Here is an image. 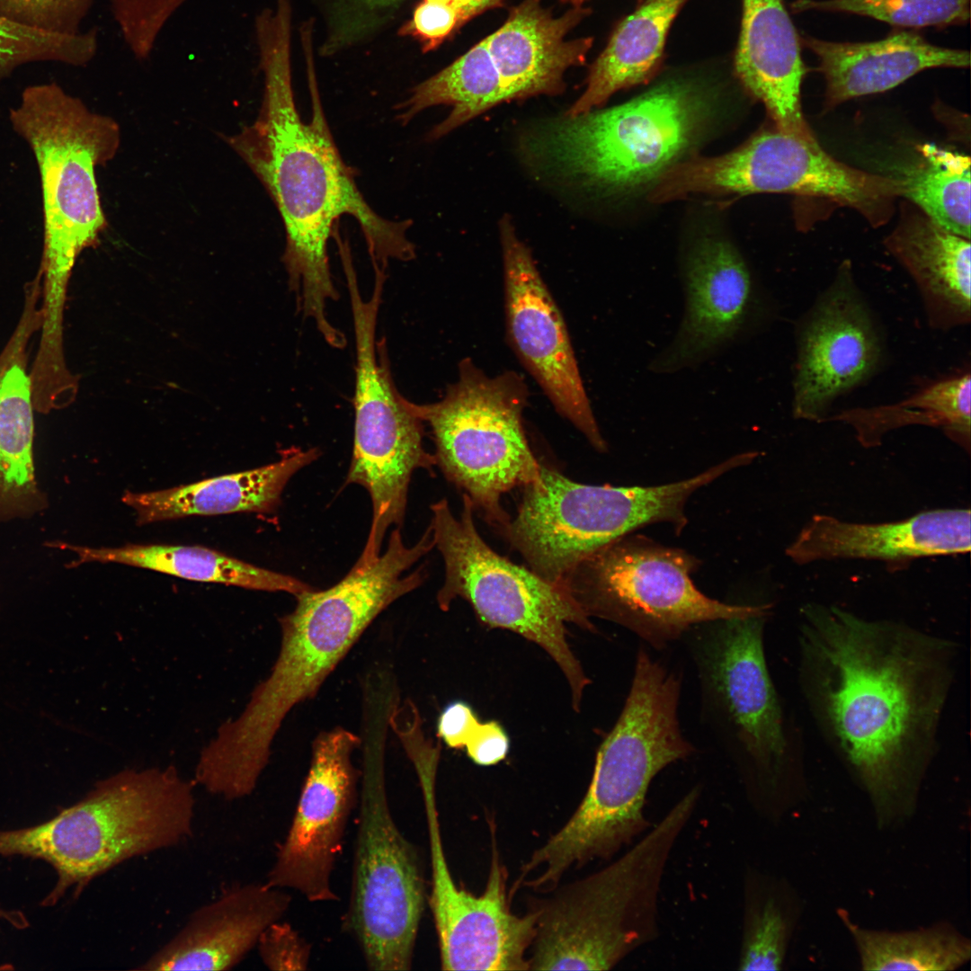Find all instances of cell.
<instances>
[{
  "instance_id": "ac0fdd59",
  "label": "cell",
  "mask_w": 971,
  "mask_h": 971,
  "mask_svg": "<svg viewBox=\"0 0 971 971\" xmlns=\"http://www.w3.org/2000/svg\"><path fill=\"white\" fill-rule=\"evenodd\" d=\"M361 739L341 726L319 734L285 839L267 874L273 887L310 903L338 900L333 873L350 816L357 806L359 771L352 760Z\"/></svg>"
},
{
  "instance_id": "d590c367",
  "label": "cell",
  "mask_w": 971,
  "mask_h": 971,
  "mask_svg": "<svg viewBox=\"0 0 971 971\" xmlns=\"http://www.w3.org/2000/svg\"><path fill=\"white\" fill-rule=\"evenodd\" d=\"M916 151L888 176L927 217L970 239V158L932 144Z\"/></svg>"
},
{
  "instance_id": "8fae6325",
  "label": "cell",
  "mask_w": 971,
  "mask_h": 971,
  "mask_svg": "<svg viewBox=\"0 0 971 971\" xmlns=\"http://www.w3.org/2000/svg\"><path fill=\"white\" fill-rule=\"evenodd\" d=\"M431 510L434 547L445 569L437 593L440 608L447 610L453 600L464 599L483 623L511 630L542 647L566 677L573 706L578 709L589 680L567 644L566 626L575 623L592 630L590 619L562 587L500 556L486 543L467 494H463L459 518L446 499L432 504Z\"/></svg>"
},
{
  "instance_id": "d6a6232c",
  "label": "cell",
  "mask_w": 971,
  "mask_h": 971,
  "mask_svg": "<svg viewBox=\"0 0 971 971\" xmlns=\"http://www.w3.org/2000/svg\"><path fill=\"white\" fill-rule=\"evenodd\" d=\"M837 915L861 970L954 971L971 959L970 939L949 922L891 931L862 926L843 909L837 910Z\"/></svg>"
},
{
  "instance_id": "bcb514c9",
  "label": "cell",
  "mask_w": 971,
  "mask_h": 971,
  "mask_svg": "<svg viewBox=\"0 0 971 971\" xmlns=\"http://www.w3.org/2000/svg\"><path fill=\"white\" fill-rule=\"evenodd\" d=\"M0 919L6 921L16 929H25L29 926L27 918L20 911L5 910L0 907Z\"/></svg>"
},
{
  "instance_id": "9c48e42d",
  "label": "cell",
  "mask_w": 971,
  "mask_h": 971,
  "mask_svg": "<svg viewBox=\"0 0 971 971\" xmlns=\"http://www.w3.org/2000/svg\"><path fill=\"white\" fill-rule=\"evenodd\" d=\"M744 464L736 454L684 480L613 486L580 484L540 463L538 477L523 486L515 517L498 531L529 568L560 586L586 557L639 528L667 522L680 534L690 496Z\"/></svg>"
},
{
  "instance_id": "e575fe53",
  "label": "cell",
  "mask_w": 971,
  "mask_h": 971,
  "mask_svg": "<svg viewBox=\"0 0 971 971\" xmlns=\"http://www.w3.org/2000/svg\"><path fill=\"white\" fill-rule=\"evenodd\" d=\"M970 372L934 381L895 404L842 411L831 419L851 425L864 445L910 424L941 428L967 450L970 445Z\"/></svg>"
},
{
  "instance_id": "277c9868",
  "label": "cell",
  "mask_w": 971,
  "mask_h": 971,
  "mask_svg": "<svg viewBox=\"0 0 971 971\" xmlns=\"http://www.w3.org/2000/svg\"><path fill=\"white\" fill-rule=\"evenodd\" d=\"M680 676L641 644L622 710L600 745L587 791L569 820L521 868L522 886L552 889L570 869L610 860L652 826V781L696 748L679 717Z\"/></svg>"
},
{
  "instance_id": "ba28073f",
  "label": "cell",
  "mask_w": 971,
  "mask_h": 971,
  "mask_svg": "<svg viewBox=\"0 0 971 971\" xmlns=\"http://www.w3.org/2000/svg\"><path fill=\"white\" fill-rule=\"evenodd\" d=\"M9 119L39 168L44 232L37 272L40 311L43 323L57 327L63 323L75 262L106 227L95 168L115 155L119 128L55 82L27 86Z\"/></svg>"
},
{
  "instance_id": "5b68a950",
  "label": "cell",
  "mask_w": 971,
  "mask_h": 971,
  "mask_svg": "<svg viewBox=\"0 0 971 971\" xmlns=\"http://www.w3.org/2000/svg\"><path fill=\"white\" fill-rule=\"evenodd\" d=\"M771 610L692 626L682 637L698 680L699 717L751 810L777 824L806 795L801 753L767 664Z\"/></svg>"
},
{
  "instance_id": "ffe728a7",
  "label": "cell",
  "mask_w": 971,
  "mask_h": 971,
  "mask_svg": "<svg viewBox=\"0 0 971 971\" xmlns=\"http://www.w3.org/2000/svg\"><path fill=\"white\" fill-rule=\"evenodd\" d=\"M882 354L870 310L843 267L797 331L793 416L824 421L838 396L877 371Z\"/></svg>"
},
{
  "instance_id": "7402d4cb",
  "label": "cell",
  "mask_w": 971,
  "mask_h": 971,
  "mask_svg": "<svg viewBox=\"0 0 971 971\" xmlns=\"http://www.w3.org/2000/svg\"><path fill=\"white\" fill-rule=\"evenodd\" d=\"M291 904L287 890L266 882L231 886L197 908L166 943L134 969L228 970L257 945Z\"/></svg>"
},
{
  "instance_id": "e0dca14e",
  "label": "cell",
  "mask_w": 971,
  "mask_h": 971,
  "mask_svg": "<svg viewBox=\"0 0 971 971\" xmlns=\"http://www.w3.org/2000/svg\"><path fill=\"white\" fill-rule=\"evenodd\" d=\"M425 809L432 867L429 904L443 970H530L527 951L535 936L536 911H511L506 870L496 851L483 894L462 889L451 876L443 850L435 779L419 780Z\"/></svg>"
},
{
  "instance_id": "836d02e7",
  "label": "cell",
  "mask_w": 971,
  "mask_h": 971,
  "mask_svg": "<svg viewBox=\"0 0 971 971\" xmlns=\"http://www.w3.org/2000/svg\"><path fill=\"white\" fill-rule=\"evenodd\" d=\"M505 102L497 69L486 39L450 66L421 82L397 105V119L405 125L427 108L451 106L449 116L436 125L429 138L436 139L477 115Z\"/></svg>"
},
{
  "instance_id": "f6af8a7d",
  "label": "cell",
  "mask_w": 971,
  "mask_h": 971,
  "mask_svg": "<svg viewBox=\"0 0 971 971\" xmlns=\"http://www.w3.org/2000/svg\"><path fill=\"white\" fill-rule=\"evenodd\" d=\"M502 4L503 0H453L451 3L458 15L459 29L481 13Z\"/></svg>"
},
{
  "instance_id": "60d3db41",
  "label": "cell",
  "mask_w": 971,
  "mask_h": 971,
  "mask_svg": "<svg viewBox=\"0 0 971 971\" xmlns=\"http://www.w3.org/2000/svg\"><path fill=\"white\" fill-rule=\"evenodd\" d=\"M262 962L271 970H307L311 945L290 923L279 920L262 933L257 942Z\"/></svg>"
},
{
  "instance_id": "484cf974",
  "label": "cell",
  "mask_w": 971,
  "mask_h": 971,
  "mask_svg": "<svg viewBox=\"0 0 971 971\" xmlns=\"http://www.w3.org/2000/svg\"><path fill=\"white\" fill-rule=\"evenodd\" d=\"M734 72L744 90L763 103L775 128L815 137L803 117L800 94L806 67L801 39L784 0H741Z\"/></svg>"
},
{
  "instance_id": "74e56055",
  "label": "cell",
  "mask_w": 971,
  "mask_h": 971,
  "mask_svg": "<svg viewBox=\"0 0 971 971\" xmlns=\"http://www.w3.org/2000/svg\"><path fill=\"white\" fill-rule=\"evenodd\" d=\"M407 0H314L321 20L316 52L334 58L374 40Z\"/></svg>"
},
{
  "instance_id": "52a82bcc",
  "label": "cell",
  "mask_w": 971,
  "mask_h": 971,
  "mask_svg": "<svg viewBox=\"0 0 971 971\" xmlns=\"http://www.w3.org/2000/svg\"><path fill=\"white\" fill-rule=\"evenodd\" d=\"M193 783L174 765L125 769L34 826L0 831V855L40 859L58 874L41 902L52 906L74 887L135 857L174 846L192 833Z\"/></svg>"
},
{
  "instance_id": "2e32d148",
  "label": "cell",
  "mask_w": 971,
  "mask_h": 971,
  "mask_svg": "<svg viewBox=\"0 0 971 971\" xmlns=\"http://www.w3.org/2000/svg\"><path fill=\"white\" fill-rule=\"evenodd\" d=\"M687 194L794 193L824 197L860 211L872 223L888 217L901 195L897 183L851 167L826 153L815 138L762 131L727 154L687 160L680 170Z\"/></svg>"
},
{
  "instance_id": "7c38bea8",
  "label": "cell",
  "mask_w": 971,
  "mask_h": 971,
  "mask_svg": "<svg viewBox=\"0 0 971 971\" xmlns=\"http://www.w3.org/2000/svg\"><path fill=\"white\" fill-rule=\"evenodd\" d=\"M699 564L683 549L630 533L583 559L560 587L586 617L619 624L655 650L681 640L696 624L771 610L769 603L733 604L705 595L691 580Z\"/></svg>"
},
{
  "instance_id": "4316f807",
  "label": "cell",
  "mask_w": 971,
  "mask_h": 971,
  "mask_svg": "<svg viewBox=\"0 0 971 971\" xmlns=\"http://www.w3.org/2000/svg\"><path fill=\"white\" fill-rule=\"evenodd\" d=\"M800 39L818 59L829 107L886 92L929 68L970 66L969 51L937 46L904 30L869 42L830 41L808 35Z\"/></svg>"
},
{
  "instance_id": "cb8c5ba5",
  "label": "cell",
  "mask_w": 971,
  "mask_h": 971,
  "mask_svg": "<svg viewBox=\"0 0 971 971\" xmlns=\"http://www.w3.org/2000/svg\"><path fill=\"white\" fill-rule=\"evenodd\" d=\"M19 321L0 352V521L29 518L47 506L33 464L35 411L29 345L40 331V286L24 289Z\"/></svg>"
},
{
  "instance_id": "f35d334b",
  "label": "cell",
  "mask_w": 971,
  "mask_h": 971,
  "mask_svg": "<svg viewBox=\"0 0 971 971\" xmlns=\"http://www.w3.org/2000/svg\"><path fill=\"white\" fill-rule=\"evenodd\" d=\"M790 7L858 14L904 29L964 25L970 19V0H796Z\"/></svg>"
},
{
  "instance_id": "3957f363",
  "label": "cell",
  "mask_w": 971,
  "mask_h": 971,
  "mask_svg": "<svg viewBox=\"0 0 971 971\" xmlns=\"http://www.w3.org/2000/svg\"><path fill=\"white\" fill-rule=\"evenodd\" d=\"M423 555L421 544L406 546L393 530L374 561L354 564L328 589L295 596L294 610L280 619L281 647L269 676L200 752L195 777L207 790L228 800L253 793L286 716L316 694L378 615L423 583V566L405 575Z\"/></svg>"
},
{
  "instance_id": "f1b7e54d",
  "label": "cell",
  "mask_w": 971,
  "mask_h": 971,
  "mask_svg": "<svg viewBox=\"0 0 971 971\" xmlns=\"http://www.w3.org/2000/svg\"><path fill=\"white\" fill-rule=\"evenodd\" d=\"M886 245L915 282L930 326L948 330L970 323V239L922 211L904 216Z\"/></svg>"
},
{
  "instance_id": "c3c4849f",
  "label": "cell",
  "mask_w": 971,
  "mask_h": 971,
  "mask_svg": "<svg viewBox=\"0 0 971 971\" xmlns=\"http://www.w3.org/2000/svg\"><path fill=\"white\" fill-rule=\"evenodd\" d=\"M563 2L570 3L573 6L583 5L584 0H561Z\"/></svg>"
},
{
  "instance_id": "f546056e",
  "label": "cell",
  "mask_w": 971,
  "mask_h": 971,
  "mask_svg": "<svg viewBox=\"0 0 971 971\" xmlns=\"http://www.w3.org/2000/svg\"><path fill=\"white\" fill-rule=\"evenodd\" d=\"M689 0H645L621 20L592 64L585 89L564 116L602 105L616 92L648 82L659 70L671 26Z\"/></svg>"
},
{
  "instance_id": "b9f144b4",
  "label": "cell",
  "mask_w": 971,
  "mask_h": 971,
  "mask_svg": "<svg viewBox=\"0 0 971 971\" xmlns=\"http://www.w3.org/2000/svg\"><path fill=\"white\" fill-rule=\"evenodd\" d=\"M457 29L458 15L451 4L423 0L414 7L412 17L401 24L397 34L414 39L423 53H427L438 49Z\"/></svg>"
},
{
  "instance_id": "4dcf8cb0",
  "label": "cell",
  "mask_w": 971,
  "mask_h": 971,
  "mask_svg": "<svg viewBox=\"0 0 971 971\" xmlns=\"http://www.w3.org/2000/svg\"><path fill=\"white\" fill-rule=\"evenodd\" d=\"M50 545L75 552L77 558L73 566L87 562L117 563L192 581L284 592L294 596L314 589L296 577L201 546L128 544L119 548H89L58 542Z\"/></svg>"
},
{
  "instance_id": "d4e9b609",
  "label": "cell",
  "mask_w": 971,
  "mask_h": 971,
  "mask_svg": "<svg viewBox=\"0 0 971 971\" xmlns=\"http://www.w3.org/2000/svg\"><path fill=\"white\" fill-rule=\"evenodd\" d=\"M590 12L578 5L554 17L541 0H522L512 8L505 22L486 38L505 102L564 91L566 71L583 65L593 44L592 37L568 40L566 35Z\"/></svg>"
},
{
  "instance_id": "9a60e30c",
  "label": "cell",
  "mask_w": 971,
  "mask_h": 971,
  "mask_svg": "<svg viewBox=\"0 0 971 971\" xmlns=\"http://www.w3.org/2000/svg\"><path fill=\"white\" fill-rule=\"evenodd\" d=\"M361 772L351 886L342 928L373 971L413 965L425 907V880L416 847L395 821L383 761L368 753Z\"/></svg>"
},
{
  "instance_id": "8d00e7d4",
  "label": "cell",
  "mask_w": 971,
  "mask_h": 971,
  "mask_svg": "<svg viewBox=\"0 0 971 971\" xmlns=\"http://www.w3.org/2000/svg\"><path fill=\"white\" fill-rule=\"evenodd\" d=\"M94 28L76 34L49 32L0 17V83L17 68L36 62L85 67L96 56Z\"/></svg>"
},
{
  "instance_id": "6da1fadb",
  "label": "cell",
  "mask_w": 971,
  "mask_h": 971,
  "mask_svg": "<svg viewBox=\"0 0 971 971\" xmlns=\"http://www.w3.org/2000/svg\"><path fill=\"white\" fill-rule=\"evenodd\" d=\"M800 611L798 681L810 712L877 827H901L935 758L957 646L838 606L813 602Z\"/></svg>"
},
{
  "instance_id": "8992f818",
  "label": "cell",
  "mask_w": 971,
  "mask_h": 971,
  "mask_svg": "<svg viewBox=\"0 0 971 971\" xmlns=\"http://www.w3.org/2000/svg\"><path fill=\"white\" fill-rule=\"evenodd\" d=\"M701 795L691 787L620 856L535 910L530 970H610L659 937L664 876Z\"/></svg>"
},
{
  "instance_id": "d6986e66",
  "label": "cell",
  "mask_w": 971,
  "mask_h": 971,
  "mask_svg": "<svg viewBox=\"0 0 971 971\" xmlns=\"http://www.w3.org/2000/svg\"><path fill=\"white\" fill-rule=\"evenodd\" d=\"M510 344L559 414L599 452L608 445L592 412L564 317L510 217L499 224Z\"/></svg>"
},
{
  "instance_id": "1f68e13d",
  "label": "cell",
  "mask_w": 971,
  "mask_h": 971,
  "mask_svg": "<svg viewBox=\"0 0 971 971\" xmlns=\"http://www.w3.org/2000/svg\"><path fill=\"white\" fill-rule=\"evenodd\" d=\"M742 898L737 969H783L802 915L799 894L787 878L746 865L743 872Z\"/></svg>"
},
{
  "instance_id": "7bdbcfd3",
  "label": "cell",
  "mask_w": 971,
  "mask_h": 971,
  "mask_svg": "<svg viewBox=\"0 0 971 971\" xmlns=\"http://www.w3.org/2000/svg\"><path fill=\"white\" fill-rule=\"evenodd\" d=\"M509 746L503 728L497 722L489 721L477 724L464 747L476 764L491 766L505 759Z\"/></svg>"
},
{
  "instance_id": "7a4b0ae2",
  "label": "cell",
  "mask_w": 971,
  "mask_h": 971,
  "mask_svg": "<svg viewBox=\"0 0 971 971\" xmlns=\"http://www.w3.org/2000/svg\"><path fill=\"white\" fill-rule=\"evenodd\" d=\"M290 13L278 10L254 19V38L263 79L256 120L231 138V145L262 182L282 219V257L290 288L303 316L310 318L325 342L340 331L328 320L326 305L338 291L332 278L327 245L338 219L348 215L360 225L373 267L415 256L407 237L410 220L377 214L359 191L343 162L322 107L315 67V44L301 37L312 115L304 120L292 87Z\"/></svg>"
},
{
  "instance_id": "4fadbf2b",
  "label": "cell",
  "mask_w": 971,
  "mask_h": 971,
  "mask_svg": "<svg viewBox=\"0 0 971 971\" xmlns=\"http://www.w3.org/2000/svg\"><path fill=\"white\" fill-rule=\"evenodd\" d=\"M527 397L516 373L490 377L466 359L440 400L418 405L432 434L436 465L498 530L511 518L501 505L503 494L534 480L540 468L522 425Z\"/></svg>"
},
{
  "instance_id": "30bf717a",
  "label": "cell",
  "mask_w": 971,
  "mask_h": 971,
  "mask_svg": "<svg viewBox=\"0 0 971 971\" xmlns=\"http://www.w3.org/2000/svg\"><path fill=\"white\" fill-rule=\"evenodd\" d=\"M712 108V94L697 82L666 80L620 105L549 121L528 146L591 185L629 192L682 161Z\"/></svg>"
},
{
  "instance_id": "ee69618b",
  "label": "cell",
  "mask_w": 971,
  "mask_h": 971,
  "mask_svg": "<svg viewBox=\"0 0 971 971\" xmlns=\"http://www.w3.org/2000/svg\"><path fill=\"white\" fill-rule=\"evenodd\" d=\"M478 722V718L468 704L455 701L446 706L439 716L437 735L450 748H464Z\"/></svg>"
},
{
  "instance_id": "603a6c76",
  "label": "cell",
  "mask_w": 971,
  "mask_h": 971,
  "mask_svg": "<svg viewBox=\"0 0 971 971\" xmlns=\"http://www.w3.org/2000/svg\"><path fill=\"white\" fill-rule=\"evenodd\" d=\"M970 518L969 509L931 510L882 523L815 514L786 554L799 565L838 558L900 560L965 554L971 547Z\"/></svg>"
},
{
  "instance_id": "83f0119b",
  "label": "cell",
  "mask_w": 971,
  "mask_h": 971,
  "mask_svg": "<svg viewBox=\"0 0 971 971\" xmlns=\"http://www.w3.org/2000/svg\"><path fill=\"white\" fill-rule=\"evenodd\" d=\"M317 448L293 449L271 464L152 492H126L122 502L130 507L138 524L192 515L235 512H273L290 478L318 459Z\"/></svg>"
},
{
  "instance_id": "5bb4252c",
  "label": "cell",
  "mask_w": 971,
  "mask_h": 971,
  "mask_svg": "<svg viewBox=\"0 0 971 971\" xmlns=\"http://www.w3.org/2000/svg\"><path fill=\"white\" fill-rule=\"evenodd\" d=\"M355 335L354 440L345 485L369 493L372 519L364 548L355 564L368 565L380 554L388 530L400 528L413 473H432L433 455L423 447V421L418 405L406 400L393 382L385 345L376 340L383 286L375 283L365 300L358 282L347 284Z\"/></svg>"
},
{
  "instance_id": "7dc6e473",
  "label": "cell",
  "mask_w": 971,
  "mask_h": 971,
  "mask_svg": "<svg viewBox=\"0 0 971 971\" xmlns=\"http://www.w3.org/2000/svg\"><path fill=\"white\" fill-rule=\"evenodd\" d=\"M430 3L441 4H451L453 0H424Z\"/></svg>"
},
{
  "instance_id": "ab89813d",
  "label": "cell",
  "mask_w": 971,
  "mask_h": 971,
  "mask_svg": "<svg viewBox=\"0 0 971 971\" xmlns=\"http://www.w3.org/2000/svg\"><path fill=\"white\" fill-rule=\"evenodd\" d=\"M94 0H0V17L49 32L76 34Z\"/></svg>"
},
{
  "instance_id": "44dd1931",
  "label": "cell",
  "mask_w": 971,
  "mask_h": 971,
  "mask_svg": "<svg viewBox=\"0 0 971 971\" xmlns=\"http://www.w3.org/2000/svg\"><path fill=\"white\" fill-rule=\"evenodd\" d=\"M682 275V321L673 341L650 364L656 373L701 362L747 334L763 318L760 289L741 254L726 239H699L685 257Z\"/></svg>"
}]
</instances>
